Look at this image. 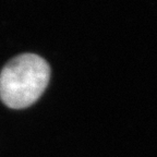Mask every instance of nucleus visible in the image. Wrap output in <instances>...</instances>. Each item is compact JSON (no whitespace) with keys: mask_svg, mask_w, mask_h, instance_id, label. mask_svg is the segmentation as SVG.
<instances>
[{"mask_svg":"<svg viewBox=\"0 0 157 157\" xmlns=\"http://www.w3.org/2000/svg\"><path fill=\"white\" fill-rule=\"evenodd\" d=\"M50 68L35 54L11 59L0 73V98L8 107L22 109L38 99L48 85Z\"/></svg>","mask_w":157,"mask_h":157,"instance_id":"obj_1","label":"nucleus"}]
</instances>
